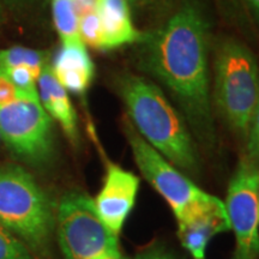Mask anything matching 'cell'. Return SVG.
<instances>
[{
  "label": "cell",
  "instance_id": "cell-26",
  "mask_svg": "<svg viewBox=\"0 0 259 259\" xmlns=\"http://www.w3.org/2000/svg\"><path fill=\"white\" fill-rule=\"evenodd\" d=\"M3 18H4V9H3V3L0 0V23L3 22Z\"/></svg>",
  "mask_w": 259,
  "mask_h": 259
},
{
  "label": "cell",
  "instance_id": "cell-11",
  "mask_svg": "<svg viewBox=\"0 0 259 259\" xmlns=\"http://www.w3.org/2000/svg\"><path fill=\"white\" fill-rule=\"evenodd\" d=\"M51 67L58 82L76 95L87 93L95 74V66L83 42L61 45Z\"/></svg>",
  "mask_w": 259,
  "mask_h": 259
},
{
  "label": "cell",
  "instance_id": "cell-23",
  "mask_svg": "<svg viewBox=\"0 0 259 259\" xmlns=\"http://www.w3.org/2000/svg\"><path fill=\"white\" fill-rule=\"evenodd\" d=\"M132 3H135V4L137 5H142V6H148V5H153V4H156L157 2H160V0H131Z\"/></svg>",
  "mask_w": 259,
  "mask_h": 259
},
{
  "label": "cell",
  "instance_id": "cell-15",
  "mask_svg": "<svg viewBox=\"0 0 259 259\" xmlns=\"http://www.w3.org/2000/svg\"><path fill=\"white\" fill-rule=\"evenodd\" d=\"M47 64L46 52L23 46H15L0 51V66L5 71L15 67H27L37 79Z\"/></svg>",
  "mask_w": 259,
  "mask_h": 259
},
{
  "label": "cell",
  "instance_id": "cell-6",
  "mask_svg": "<svg viewBox=\"0 0 259 259\" xmlns=\"http://www.w3.org/2000/svg\"><path fill=\"white\" fill-rule=\"evenodd\" d=\"M0 137L15 157L32 167L47 166L56 153L53 119L36 99L0 107Z\"/></svg>",
  "mask_w": 259,
  "mask_h": 259
},
{
  "label": "cell",
  "instance_id": "cell-8",
  "mask_svg": "<svg viewBox=\"0 0 259 259\" xmlns=\"http://www.w3.org/2000/svg\"><path fill=\"white\" fill-rule=\"evenodd\" d=\"M259 166L242 154L229 181L225 206L234 234L232 259H259Z\"/></svg>",
  "mask_w": 259,
  "mask_h": 259
},
{
  "label": "cell",
  "instance_id": "cell-1",
  "mask_svg": "<svg viewBox=\"0 0 259 259\" xmlns=\"http://www.w3.org/2000/svg\"><path fill=\"white\" fill-rule=\"evenodd\" d=\"M141 45L142 69L170 96L197 144L213 150L210 28L203 10L194 2L185 3Z\"/></svg>",
  "mask_w": 259,
  "mask_h": 259
},
{
  "label": "cell",
  "instance_id": "cell-19",
  "mask_svg": "<svg viewBox=\"0 0 259 259\" xmlns=\"http://www.w3.org/2000/svg\"><path fill=\"white\" fill-rule=\"evenodd\" d=\"M23 97L25 96L16 88L8 72L0 66V107L9 105V103L23 99Z\"/></svg>",
  "mask_w": 259,
  "mask_h": 259
},
{
  "label": "cell",
  "instance_id": "cell-21",
  "mask_svg": "<svg viewBox=\"0 0 259 259\" xmlns=\"http://www.w3.org/2000/svg\"><path fill=\"white\" fill-rule=\"evenodd\" d=\"M99 259H128V258L122 253L120 248H118V250H114L112 252H108V253L103 254L102 257H100Z\"/></svg>",
  "mask_w": 259,
  "mask_h": 259
},
{
  "label": "cell",
  "instance_id": "cell-16",
  "mask_svg": "<svg viewBox=\"0 0 259 259\" xmlns=\"http://www.w3.org/2000/svg\"><path fill=\"white\" fill-rule=\"evenodd\" d=\"M79 36L85 46L103 51L101 22L97 14V5L78 6Z\"/></svg>",
  "mask_w": 259,
  "mask_h": 259
},
{
  "label": "cell",
  "instance_id": "cell-24",
  "mask_svg": "<svg viewBox=\"0 0 259 259\" xmlns=\"http://www.w3.org/2000/svg\"><path fill=\"white\" fill-rule=\"evenodd\" d=\"M97 2L99 0H77V4L80 8V6H94L97 5Z\"/></svg>",
  "mask_w": 259,
  "mask_h": 259
},
{
  "label": "cell",
  "instance_id": "cell-27",
  "mask_svg": "<svg viewBox=\"0 0 259 259\" xmlns=\"http://www.w3.org/2000/svg\"><path fill=\"white\" fill-rule=\"evenodd\" d=\"M257 209H258V220H259V189H258V196H257Z\"/></svg>",
  "mask_w": 259,
  "mask_h": 259
},
{
  "label": "cell",
  "instance_id": "cell-3",
  "mask_svg": "<svg viewBox=\"0 0 259 259\" xmlns=\"http://www.w3.org/2000/svg\"><path fill=\"white\" fill-rule=\"evenodd\" d=\"M213 111L245 145L259 99V65L244 42L227 37L216 45L212 60Z\"/></svg>",
  "mask_w": 259,
  "mask_h": 259
},
{
  "label": "cell",
  "instance_id": "cell-4",
  "mask_svg": "<svg viewBox=\"0 0 259 259\" xmlns=\"http://www.w3.org/2000/svg\"><path fill=\"white\" fill-rule=\"evenodd\" d=\"M0 226L24 242L35 258H51L53 204L34 177L17 164L0 166Z\"/></svg>",
  "mask_w": 259,
  "mask_h": 259
},
{
  "label": "cell",
  "instance_id": "cell-25",
  "mask_svg": "<svg viewBox=\"0 0 259 259\" xmlns=\"http://www.w3.org/2000/svg\"><path fill=\"white\" fill-rule=\"evenodd\" d=\"M4 2L8 4L9 6H11V8H18V6H21L25 0H4Z\"/></svg>",
  "mask_w": 259,
  "mask_h": 259
},
{
  "label": "cell",
  "instance_id": "cell-17",
  "mask_svg": "<svg viewBox=\"0 0 259 259\" xmlns=\"http://www.w3.org/2000/svg\"><path fill=\"white\" fill-rule=\"evenodd\" d=\"M0 259H36L15 234L0 226Z\"/></svg>",
  "mask_w": 259,
  "mask_h": 259
},
{
  "label": "cell",
  "instance_id": "cell-7",
  "mask_svg": "<svg viewBox=\"0 0 259 259\" xmlns=\"http://www.w3.org/2000/svg\"><path fill=\"white\" fill-rule=\"evenodd\" d=\"M122 131L139 171L168 203L174 218L215 198L144 141L127 116L122 120Z\"/></svg>",
  "mask_w": 259,
  "mask_h": 259
},
{
  "label": "cell",
  "instance_id": "cell-28",
  "mask_svg": "<svg viewBox=\"0 0 259 259\" xmlns=\"http://www.w3.org/2000/svg\"><path fill=\"white\" fill-rule=\"evenodd\" d=\"M205 259H206V258H205Z\"/></svg>",
  "mask_w": 259,
  "mask_h": 259
},
{
  "label": "cell",
  "instance_id": "cell-10",
  "mask_svg": "<svg viewBox=\"0 0 259 259\" xmlns=\"http://www.w3.org/2000/svg\"><path fill=\"white\" fill-rule=\"evenodd\" d=\"M177 235L181 246L193 259H205L213 236L231 231L225 202L215 197L177 216Z\"/></svg>",
  "mask_w": 259,
  "mask_h": 259
},
{
  "label": "cell",
  "instance_id": "cell-14",
  "mask_svg": "<svg viewBox=\"0 0 259 259\" xmlns=\"http://www.w3.org/2000/svg\"><path fill=\"white\" fill-rule=\"evenodd\" d=\"M52 16L61 44L83 42L79 36V11L77 0H52Z\"/></svg>",
  "mask_w": 259,
  "mask_h": 259
},
{
  "label": "cell",
  "instance_id": "cell-13",
  "mask_svg": "<svg viewBox=\"0 0 259 259\" xmlns=\"http://www.w3.org/2000/svg\"><path fill=\"white\" fill-rule=\"evenodd\" d=\"M97 14L102 28L103 51L142 44L147 37L132 22L130 0H99Z\"/></svg>",
  "mask_w": 259,
  "mask_h": 259
},
{
  "label": "cell",
  "instance_id": "cell-12",
  "mask_svg": "<svg viewBox=\"0 0 259 259\" xmlns=\"http://www.w3.org/2000/svg\"><path fill=\"white\" fill-rule=\"evenodd\" d=\"M38 99L45 111L63 128L65 136L76 145L79 141L78 119L69 92L58 82L50 64L44 67L37 78Z\"/></svg>",
  "mask_w": 259,
  "mask_h": 259
},
{
  "label": "cell",
  "instance_id": "cell-22",
  "mask_svg": "<svg viewBox=\"0 0 259 259\" xmlns=\"http://www.w3.org/2000/svg\"><path fill=\"white\" fill-rule=\"evenodd\" d=\"M248 8L252 11V14L259 21V0H245Z\"/></svg>",
  "mask_w": 259,
  "mask_h": 259
},
{
  "label": "cell",
  "instance_id": "cell-18",
  "mask_svg": "<svg viewBox=\"0 0 259 259\" xmlns=\"http://www.w3.org/2000/svg\"><path fill=\"white\" fill-rule=\"evenodd\" d=\"M244 155L259 166V99L248 126Z\"/></svg>",
  "mask_w": 259,
  "mask_h": 259
},
{
  "label": "cell",
  "instance_id": "cell-5",
  "mask_svg": "<svg viewBox=\"0 0 259 259\" xmlns=\"http://www.w3.org/2000/svg\"><path fill=\"white\" fill-rule=\"evenodd\" d=\"M56 232L64 259H99L120 248L119 236L103 223L94 199L82 191H69L61 197Z\"/></svg>",
  "mask_w": 259,
  "mask_h": 259
},
{
  "label": "cell",
  "instance_id": "cell-9",
  "mask_svg": "<svg viewBox=\"0 0 259 259\" xmlns=\"http://www.w3.org/2000/svg\"><path fill=\"white\" fill-rule=\"evenodd\" d=\"M141 180L119 164L107 162L102 187L94 199L97 213L115 235L120 234L134 209Z\"/></svg>",
  "mask_w": 259,
  "mask_h": 259
},
{
  "label": "cell",
  "instance_id": "cell-2",
  "mask_svg": "<svg viewBox=\"0 0 259 259\" xmlns=\"http://www.w3.org/2000/svg\"><path fill=\"white\" fill-rule=\"evenodd\" d=\"M119 95L127 119L141 137L186 176L202 171L198 144L189 124L154 80L126 73L119 79Z\"/></svg>",
  "mask_w": 259,
  "mask_h": 259
},
{
  "label": "cell",
  "instance_id": "cell-20",
  "mask_svg": "<svg viewBox=\"0 0 259 259\" xmlns=\"http://www.w3.org/2000/svg\"><path fill=\"white\" fill-rule=\"evenodd\" d=\"M135 259H178L174 253L167 250L164 246L160 244H155L153 246H148L136 254Z\"/></svg>",
  "mask_w": 259,
  "mask_h": 259
}]
</instances>
